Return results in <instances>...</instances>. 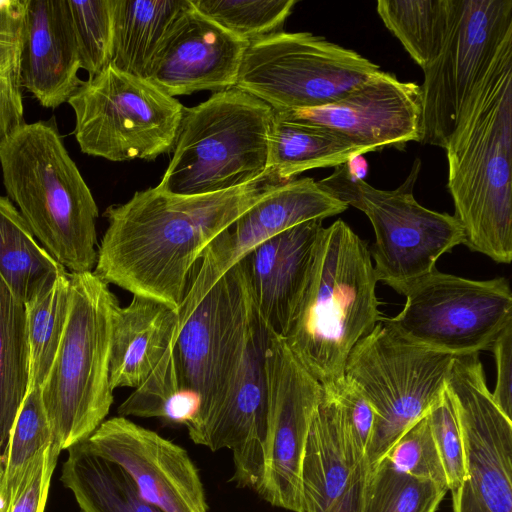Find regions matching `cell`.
I'll return each mask as SVG.
<instances>
[{"label":"cell","mask_w":512,"mask_h":512,"mask_svg":"<svg viewBox=\"0 0 512 512\" xmlns=\"http://www.w3.org/2000/svg\"><path fill=\"white\" fill-rule=\"evenodd\" d=\"M356 51L309 32H276L249 42L236 86L274 111L325 106L380 72Z\"/></svg>","instance_id":"cell-10"},{"label":"cell","mask_w":512,"mask_h":512,"mask_svg":"<svg viewBox=\"0 0 512 512\" xmlns=\"http://www.w3.org/2000/svg\"><path fill=\"white\" fill-rule=\"evenodd\" d=\"M367 153L321 127L285 119L273 111L268 135L267 175L277 182L300 173L337 167Z\"/></svg>","instance_id":"cell-25"},{"label":"cell","mask_w":512,"mask_h":512,"mask_svg":"<svg viewBox=\"0 0 512 512\" xmlns=\"http://www.w3.org/2000/svg\"><path fill=\"white\" fill-rule=\"evenodd\" d=\"M490 350L497 370L492 396L502 412L512 419V323L503 329Z\"/></svg>","instance_id":"cell-42"},{"label":"cell","mask_w":512,"mask_h":512,"mask_svg":"<svg viewBox=\"0 0 512 512\" xmlns=\"http://www.w3.org/2000/svg\"><path fill=\"white\" fill-rule=\"evenodd\" d=\"M274 112L336 133L367 153L389 147L400 149L421 139L420 85L400 81L395 74L382 70L334 103Z\"/></svg>","instance_id":"cell-19"},{"label":"cell","mask_w":512,"mask_h":512,"mask_svg":"<svg viewBox=\"0 0 512 512\" xmlns=\"http://www.w3.org/2000/svg\"><path fill=\"white\" fill-rule=\"evenodd\" d=\"M254 313L245 256L214 283L179 326L173 345L178 378L201 401L197 418L186 427L188 434L220 405L240 362Z\"/></svg>","instance_id":"cell-12"},{"label":"cell","mask_w":512,"mask_h":512,"mask_svg":"<svg viewBox=\"0 0 512 512\" xmlns=\"http://www.w3.org/2000/svg\"><path fill=\"white\" fill-rule=\"evenodd\" d=\"M267 422L263 473L257 494L270 505L302 511V466L321 384L284 339L268 329L265 348Z\"/></svg>","instance_id":"cell-14"},{"label":"cell","mask_w":512,"mask_h":512,"mask_svg":"<svg viewBox=\"0 0 512 512\" xmlns=\"http://www.w3.org/2000/svg\"><path fill=\"white\" fill-rule=\"evenodd\" d=\"M420 171L417 159L405 182L395 190L377 189L350 168L348 162L318 183L348 206L369 218L375 242L370 251L377 281L404 294L435 269L436 261L464 243L454 215L430 210L417 202L413 188Z\"/></svg>","instance_id":"cell-7"},{"label":"cell","mask_w":512,"mask_h":512,"mask_svg":"<svg viewBox=\"0 0 512 512\" xmlns=\"http://www.w3.org/2000/svg\"><path fill=\"white\" fill-rule=\"evenodd\" d=\"M194 8L233 35L251 42L280 32L296 0H191Z\"/></svg>","instance_id":"cell-36"},{"label":"cell","mask_w":512,"mask_h":512,"mask_svg":"<svg viewBox=\"0 0 512 512\" xmlns=\"http://www.w3.org/2000/svg\"><path fill=\"white\" fill-rule=\"evenodd\" d=\"M70 295L67 271L25 303L30 350L28 391L41 388L49 374L66 327Z\"/></svg>","instance_id":"cell-31"},{"label":"cell","mask_w":512,"mask_h":512,"mask_svg":"<svg viewBox=\"0 0 512 512\" xmlns=\"http://www.w3.org/2000/svg\"><path fill=\"white\" fill-rule=\"evenodd\" d=\"M377 282L367 243L341 219L323 227L306 285L282 337L321 386L344 377L351 350L382 318Z\"/></svg>","instance_id":"cell-3"},{"label":"cell","mask_w":512,"mask_h":512,"mask_svg":"<svg viewBox=\"0 0 512 512\" xmlns=\"http://www.w3.org/2000/svg\"><path fill=\"white\" fill-rule=\"evenodd\" d=\"M30 350L25 304L0 276V452L29 385Z\"/></svg>","instance_id":"cell-29"},{"label":"cell","mask_w":512,"mask_h":512,"mask_svg":"<svg viewBox=\"0 0 512 512\" xmlns=\"http://www.w3.org/2000/svg\"><path fill=\"white\" fill-rule=\"evenodd\" d=\"M80 67L93 77L111 64L115 0H68Z\"/></svg>","instance_id":"cell-37"},{"label":"cell","mask_w":512,"mask_h":512,"mask_svg":"<svg viewBox=\"0 0 512 512\" xmlns=\"http://www.w3.org/2000/svg\"><path fill=\"white\" fill-rule=\"evenodd\" d=\"M81 151L110 161L153 160L174 147L185 107L146 78L113 65L68 100Z\"/></svg>","instance_id":"cell-9"},{"label":"cell","mask_w":512,"mask_h":512,"mask_svg":"<svg viewBox=\"0 0 512 512\" xmlns=\"http://www.w3.org/2000/svg\"><path fill=\"white\" fill-rule=\"evenodd\" d=\"M452 0H379L386 28L424 70L439 55L447 34Z\"/></svg>","instance_id":"cell-30"},{"label":"cell","mask_w":512,"mask_h":512,"mask_svg":"<svg viewBox=\"0 0 512 512\" xmlns=\"http://www.w3.org/2000/svg\"><path fill=\"white\" fill-rule=\"evenodd\" d=\"M367 472L351 456L339 406L322 387L304 453L301 512H361Z\"/></svg>","instance_id":"cell-22"},{"label":"cell","mask_w":512,"mask_h":512,"mask_svg":"<svg viewBox=\"0 0 512 512\" xmlns=\"http://www.w3.org/2000/svg\"><path fill=\"white\" fill-rule=\"evenodd\" d=\"M52 445L51 426L41 388L29 390L3 452L5 482L11 503L34 462Z\"/></svg>","instance_id":"cell-34"},{"label":"cell","mask_w":512,"mask_h":512,"mask_svg":"<svg viewBox=\"0 0 512 512\" xmlns=\"http://www.w3.org/2000/svg\"><path fill=\"white\" fill-rule=\"evenodd\" d=\"M179 316L166 304L133 295L113 313L109 381L114 390L138 387L178 334Z\"/></svg>","instance_id":"cell-24"},{"label":"cell","mask_w":512,"mask_h":512,"mask_svg":"<svg viewBox=\"0 0 512 512\" xmlns=\"http://www.w3.org/2000/svg\"><path fill=\"white\" fill-rule=\"evenodd\" d=\"M278 184L267 175L204 195H172L156 187L137 191L127 202L105 210L108 226L93 272L107 284L162 302L178 313L206 247Z\"/></svg>","instance_id":"cell-1"},{"label":"cell","mask_w":512,"mask_h":512,"mask_svg":"<svg viewBox=\"0 0 512 512\" xmlns=\"http://www.w3.org/2000/svg\"><path fill=\"white\" fill-rule=\"evenodd\" d=\"M86 443L125 469L141 496L163 512H208L198 468L173 441L116 416L103 421Z\"/></svg>","instance_id":"cell-18"},{"label":"cell","mask_w":512,"mask_h":512,"mask_svg":"<svg viewBox=\"0 0 512 512\" xmlns=\"http://www.w3.org/2000/svg\"><path fill=\"white\" fill-rule=\"evenodd\" d=\"M453 357L411 343L382 322L354 346L344 376L374 410L369 469L441 398Z\"/></svg>","instance_id":"cell-8"},{"label":"cell","mask_w":512,"mask_h":512,"mask_svg":"<svg viewBox=\"0 0 512 512\" xmlns=\"http://www.w3.org/2000/svg\"><path fill=\"white\" fill-rule=\"evenodd\" d=\"M11 499L5 482L3 453L0 452V512H9Z\"/></svg>","instance_id":"cell-44"},{"label":"cell","mask_w":512,"mask_h":512,"mask_svg":"<svg viewBox=\"0 0 512 512\" xmlns=\"http://www.w3.org/2000/svg\"><path fill=\"white\" fill-rule=\"evenodd\" d=\"M348 207L312 178L293 179L271 188L206 247L179 307V326L214 283L256 246L297 224L324 220Z\"/></svg>","instance_id":"cell-15"},{"label":"cell","mask_w":512,"mask_h":512,"mask_svg":"<svg viewBox=\"0 0 512 512\" xmlns=\"http://www.w3.org/2000/svg\"><path fill=\"white\" fill-rule=\"evenodd\" d=\"M248 44L198 12L190 0L164 35L145 78L172 97L235 87Z\"/></svg>","instance_id":"cell-20"},{"label":"cell","mask_w":512,"mask_h":512,"mask_svg":"<svg viewBox=\"0 0 512 512\" xmlns=\"http://www.w3.org/2000/svg\"><path fill=\"white\" fill-rule=\"evenodd\" d=\"M512 34V0H452L445 41L426 67L421 144L444 149L498 48Z\"/></svg>","instance_id":"cell-13"},{"label":"cell","mask_w":512,"mask_h":512,"mask_svg":"<svg viewBox=\"0 0 512 512\" xmlns=\"http://www.w3.org/2000/svg\"><path fill=\"white\" fill-rule=\"evenodd\" d=\"M452 494L453 512H488L474 493L468 479Z\"/></svg>","instance_id":"cell-43"},{"label":"cell","mask_w":512,"mask_h":512,"mask_svg":"<svg viewBox=\"0 0 512 512\" xmlns=\"http://www.w3.org/2000/svg\"><path fill=\"white\" fill-rule=\"evenodd\" d=\"M426 416L445 470L448 491H456L465 482L467 474L461 432L446 389Z\"/></svg>","instance_id":"cell-39"},{"label":"cell","mask_w":512,"mask_h":512,"mask_svg":"<svg viewBox=\"0 0 512 512\" xmlns=\"http://www.w3.org/2000/svg\"><path fill=\"white\" fill-rule=\"evenodd\" d=\"M446 390L455 408L474 493L488 512H512V419L493 399L479 353L453 357Z\"/></svg>","instance_id":"cell-16"},{"label":"cell","mask_w":512,"mask_h":512,"mask_svg":"<svg viewBox=\"0 0 512 512\" xmlns=\"http://www.w3.org/2000/svg\"><path fill=\"white\" fill-rule=\"evenodd\" d=\"M172 344L150 375L118 407L119 416L159 418L188 427L197 418L201 401L181 386Z\"/></svg>","instance_id":"cell-32"},{"label":"cell","mask_w":512,"mask_h":512,"mask_svg":"<svg viewBox=\"0 0 512 512\" xmlns=\"http://www.w3.org/2000/svg\"><path fill=\"white\" fill-rule=\"evenodd\" d=\"M272 116L268 104L237 87L185 108L173 156L156 188L194 196L265 178Z\"/></svg>","instance_id":"cell-6"},{"label":"cell","mask_w":512,"mask_h":512,"mask_svg":"<svg viewBox=\"0 0 512 512\" xmlns=\"http://www.w3.org/2000/svg\"><path fill=\"white\" fill-rule=\"evenodd\" d=\"M65 272L10 199L0 195V276L11 292L25 304Z\"/></svg>","instance_id":"cell-28"},{"label":"cell","mask_w":512,"mask_h":512,"mask_svg":"<svg viewBox=\"0 0 512 512\" xmlns=\"http://www.w3.org/2000/svg\"><path fill=\"white\" fill-rule=\"evenodd\" d=\"M190 0H115L111 65L145 78L164 35Z\"/></svg>","instance_id":"cell-27"},{"label":"cell","mask_w":512,"mask_h":512,"mask_svg":"<svg viewBox=\"0 0 512 512\" xmlns=\"http://www.w3.org/2000/svg\"><path fill=\"white\" fill-rule=\"evenodd\" d=\"M27 0H0V142L22 125L20 53Z\"/></svg>","instance_id":"cell-35"},{"label":"cell","mask_w":512,"mask_h":512,"mask_svg":"<svg viewBox=\"0 0 512 512\" xmlns=\"http://www.w3.org/2000/svg\"><path fill=\"white\" fill-rule=\"evenodd\" d=\"M454 217L464 245L512 260V34L498 48L445 147Z\"/></svg>","instance_id":"cell-2"},{"label":"cell","mask_w":512,"mask_h":512,"mask_svg":"<svg viewBox=\"0 0 512 512\" xmlns=\"http://www.w3.org/2000/svg\"><path fill=\"white\" fill-rule=\"evenodd\" d=\"M80 60L68 0H27L20 85L46 108L68 102L81 84Z\"/></svg>","instance_id":"cell-21"},{"label":"cell","mask_w":512,"mask_h":512,"mask_svg":"<svg viewBox=\"0 0 512 512\" xmlns=\"http://www.w3.org/2000/svg\"><path fill=\"white\" fill-rule=\"evenodd\" d=\"M66 327L41 387L51 426V452L86 441L105 421L113 403L109 381L112 319L119 304L94 272L70 273Z\"/></svg>","instance_id":"cell-5"},{"label":"cell","mask_w":512,"mask_h":512,"mask_svg":"<svg viewBox=\"0 0 512 512\" xmlns=\"http://www.w3.org/2000/svg\"><path fill=\"white\" fill-rule=\"evenodd\" d=\"M403 295L401 312L379 322L411 343L453 356L490 350L512 323V292L505 277L470 280L435 268Z\"/></svg>","instance_id":"cell-11"},{"label":"cell","mask_w":512,"mask_h":512,"mask_svg":"<svg viewBox=\"0 0 512 512\" xmlns=\"http://www.w3.org/2000/svg\"><path fill=\"white\" fill-rule=\"evenodd\" d=\"M447 490L382 458L368 469L361 512H436Z\"/></svg>","instance_id":"cell-33"},{"label":"cell","mask_w":512,"mask_h":512,"mask_svg":"<svg viewBox=\"0 0 512 512\" xmlns=\"http://www.w3.org/2000/svg\"><path fill=\"white\" fill-rule=\"evenodd\" d=\"M57 458L49 447L34 462L24 477L9 512H44Z\"/></svg>","instance_id":"cell-41"},{"label":"cell","mask_w":512,"mask_h":512,"mask_svg":"<svg viewBox=\"0 0 512 512\" xmlns=\"http://www.w3.org/2000/svg\"><path fill=\"white\" fill-rule=\"evenodd\" d=\"M7 195L40 245L70 273L92 272L98 208L53 118L23 123L0 143Z\"/></svg>","instance_id":"cell-4"},{"label":"cell","mask_w":512,"mask_h":512,"mask_svg":"<svg viewBox=\"0 0 512 512\" xmlns=\"http://www.w3.org/2000/svg\"><path fill=\"white\" fill-rule=\"evenodd\" d=\"M323 220L297 224L256 246L246 257L256 310L283 337L306 285Z\"/></svg>","instance_id":"cell-23"},{"label":"cell","mask_w":512,"mask_h":512,"mask_svg":"<svg viewBox=\"0 0 512 512\" xmlns=\"http://www.w3.org/2000/svg\"><path fill=\"white\" fill-rule=\"evenodd\" d=\"M267 337L268 328L255 307L240 362L220 405L197 430L188 434L193 443L211 451L231 450L232 481L254 492L260 486L263 473Z\"/></svg>","instance_id":"cell-17"},{"label":"cell","mask_w":512,"mask_h":512,"mask_svg":"<svg viewBox=\"0 0 512 512\" xmlns=\"http://www.w3.org/2000/svg\"><path fill=\"white\" fill-rule=\"evenodd\" d=\"M322 387L332 393L339 406L344 440L351 455L368 467L366 454L374 428L373 408L345 376Z\"/></svg>","instance_id":"cell-40"},{"label":"cell","mask_w":512,"mask_h":512,"mask_svg":"<svg viewBox=\"0 0 512 512\" xmlns=\"http://www.w3.org/2000/svg\"><path fill=\"white\" fill-rule=\"evenodd\" d=\"M384 457L400 471L429 480L448 491L445 470L427 416L405 431Z\"/></svg>","instance_id":"cell-38"},{"label":"cell","mask_w":512,"mask_h":512,"mask_svg":"<svg viewBox=\"0 0 512 512\" xmlns=\"http://www.w3.org/2000/svg\"><path fill=\"white\" fill-rule=\"evenodd\" d=\"M61 481L83 512H163L146 501L131 476L86 443L71 446Z\"/></svg>","instance_id":"cell-26"}]
</instances>
